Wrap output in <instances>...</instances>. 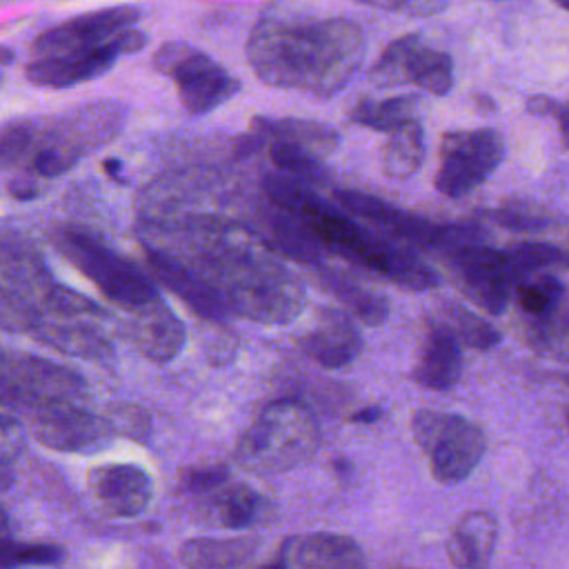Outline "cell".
I'll return each mask as SVG.
<instances>
[{
    "label": "cell",
    "mask_w": 569,
    "mask_h": 569,
    "mask_svg": "<svg viewBox=\"0 0 569 569\" xmlns=\"http://www.w3.org/2000/svg\"><path fill=\"white\" fill-rule=\"evenodd\" d=\"M251 140H264V142H287L302 149H309L318 153L320 158H327L336 151L340 138L338 133L313 120H300V118H253L251 120Z\"/></svg>",
    "instance_id": "484cf974"
},
{
    "label": "cell",
    "mask_w": 569,
    "mask_h": 569,
    "mask_svg": "<svg viewBox=\"0 0 569 569\" xmlns=\"http://www.w3.org/2000/svg\"><path fill=\"white\" fill-rule=\"evenodd\" d=\"M33 338L60 353H69L76 358H89L98 362H107L113 358V345L109 342V338L100 329L82 320H42Z\"/></svg>",
    "instance_id": "83f0119b"
},
{
    "label": "cell",
    "mask_w": 569,
    "mask_h": 569,
    "mask_svg": "<svg viewBox=\"0 0 569 569\" xmlns=\"http://www.w3.org/2000/svg\"><path fill=\"white\" fill-rule=\"evenodd\" d=\"M271 202L291 213L333 253L362 264L405 291H427L438 284V273L420 253L402 242L365 229L342 211L329 207L305 182L278 180L271 189Z\"/></svg>",
    "instance_id": "3957f363"
},
{
    "label": "cell",
    "mask_w": 569,
    "mask_h": 569,
    "mask_svg": "<svg viewBox=\"0 0 569 569\" xmlns=\"http://www.w3.org/2000/svg\"><path fill=\"white\" fill-rule=\"evenodd\" d=\"M320 445L313 413L296 400L267 405L236 445V460L256 473H280L305 465Z\"/></svg>",
    "instance_id": "277c9868"
},
{
    "label": "cell",
    "mask_w": 569,
    "mask_h": 569,
    "mask_svg": "<svg viewBox=\"0 0 569 569\" xmlns=\"http://www.w3.org/2000/svg\"><path fill=\"white\" fill-rule=\"evenodd\" d=\"M9 540V516L4 511V507L0 505V545Z\"/></svg>",
    "instance_id": "681fc988"
},
{
    "label": "cell",
    "mask_w": 569,
    "mask_h": 569,
    "mask_svg": "<svg viewBox=\"0 0 569 569\" xmlns=\"http://www.w3.org/2000/svg\"><path fill=\"white\" fill-rule=\"evenodd\" d=\"M144 253L151 273L162 282V287L178 296L196 316L204 320H222L229 313L218 289L207 278H202L193 267L184 264L169 251L151 244L144 247Z\"/></svg>",
    "instance_id": "ffe728a7"
},
{
    "label": "cell",
    "mask_w": 569,
    "mask_h": 569,
    "mask_svg": "<svg viewBox=\"0 0 569 569\" xmlns=\"http://www.w3.org/2000/svg\"><path fill=\"white\" fill-rule=\"evenodd\" d=\"M333 198L353 216L371 222L376 229L382 231V236L402 242L411 249L433 251L442 253L449 244L456 224H440L429 218L409 213L398 209L391 202H385L371 193L351 191V189H336Z\"/></svg>",
    "instance_id": "7c38bea8"
},
{
    "label": "cell",
    "mask_w": 569,
    "mask_h": 569,
    "mask_svg": "<svg viewBox=\"0 0 569 569\" xmlns=\"http://www.w3.org/2000/svg\"><path fill=\"white\" fill-rule=\"evenodd\" d=\"M376 87L416 84L433 96H445L453 87V60L447 51L429 47L422 36L407 33L391 40L369 69Z\"/></svg>",
    "instance_id": "8fae6325"
},
{
    "label": "cell",
    "mask_w": 569,
    "mask_h": 569,
    "mask_svg": "<svg viewBox=\"0 0 569 569\" xmlns=\"http://www.w3.org/2000/svg\"><path fill=\"white\" fill-rule=\"evenodd\" d=\"M42 325L38 307L13 287L0 284V331L7 333H36Z\"/></svg>",
    "instance_id": "e575fe53"
},
{
    "label": "cell",
    "mask_w": 569,
    "mask_h": 569,
    "mask_svg": "<svg viewBox=\"0 0 569 569\" xmlns=\"http://www.w3.org/2000/svg\"><path fill=\"white\" fill-rule=\"evenodd\" d=\"M33 436L40 445L62 453H91L109 445L113 431L104 416L78 405L38 411Z\"/></svg>",
    "instance_id": "e0dca14e"
},
{
    "label": "cell",
    "mask_w": 569,
    "mask_h": 569,
    "mask_svg": "<svg viewBox=\"0 0 569 569\" xmlns=\"http://www.w3.org/2000/svg\"><path fill=\"white\" fill-rule=\"evenodd\" d=\"M260 569H284L282 562H273V565H267V567H260Z\"/></svg>",
    "instance_id": "f5cc1de1"
},
{
    "label": "cell",
    "mask_w": 569,
    "mask_h": 569,
    "mask_svg": "<svg viewBox=\"0 0 569 569\" xmlns=\"http://www.w3.org/2000/svg\"><path fill=\"white\" fill-rule=\"evenodd\" d=\"M113 436L122 433L133 440H147L149 433V418L142 407L136 405H113L109 416H104Z\"/></svg>",
    "instance_id": "f35d334b"
},
{
    "label": "cell",
    "mask_w": 569,
    "mask_h": 569,
    "mask_svg": "<svg viewBox=\"0 0 569 569\" xmlns=\"http://www.w3.org/2000/svg\"><path fill=\"white\" fill-rule=\"evenodd\" d=\"M498 538V522L485 509L462 513L447 542L449 560L456 569H487Z\"/></svg>",
    "instance_id": "cb8c5ba5"
},
{
    "label": "cell",
    "mask_w": 569,
    "mask_h": 569,
    "mask_svg": "<svg viewBox=\"0 0 569 569\" xmlns=\"http://www.w3.org/2000/svg\"><path fill=\"white\" fill-rule=\"evenodd\" d=\"M27 445V433L20 420L7 411H0V467L13 462Z\"/></svg>",
    "instance_id": "b9f144b4"
},
{
    "label": "cell",
    "mask_w": 569,
    "mask_h": 569,
    "mask_svg": "<svg viewBox=\"0 0 569 569\" xmlns=\"http://www.w3.org/2000/svg\"><path fill=\"white\" fill-rule=\"evenodd\" d=\"M127 120V107L120 102H91L58 116L47 131V147L60 149L80 160L98 147L113 140Z\"/></svg>",
    "instance_id": "2e32d148"
},
{
    "label": "cell",
    "mask_w": 569,
    "mask_h": 569,
    "mask_svg": "<svg viewBox=\"0 0 569 569\" xmlns=\"http://www.w3.org/2000/svg\"><path fill=\"white\" fill-rule=\"evenodd\" d=\"M556 118H558V124H560V133H562V138H565V144L569 147V102H565V104L558 107Z\"/></svg>",
    "instance_id": "c3c4849f"
},
{
    "label": "cell",
    "mask_w": 569,
    "mask_h": 569,
    "mask_svg": "<svg viewBox=\"0 0 569 569\" xmlns=\"http://www.w3.org/2000/svg\"><path fill=\"white\" fill-rule=\"evenodd\" d=\"M382 418V407H365V409H358L356 413L349 416V422H360V425H371L376 420Z\"/></svg>",
    "instance_id": "7dc6e473"
},
{
    "label": "cell",
    "mask_w": 569,
    "mask_h": 569,
    "mask_svg": "<svg viewBox=\"0 0 569 569\" xmlns=\"http://www.w3.org/2000/svg\"><path fill=\"white\" fill-rule=\"evenodd\" d=\"M560 9H565V11H569V2L567 0H562V2H556Z\"/></svg>",
    "instance_id": "db71d44e"
},
{
    "label": "cell",
    "mask_w": 569,
    "mask_h": 569,
    "mask_svg": "<svg viewBox=\"0 0 569 569\" xmlns=\"http://www.w3.org/2000/svg\"><path fill=\"white\" fill-rule=\"evenodd\" d=\"M284 569H365V553L358 542L340 533H302L282 545Z\"/></svg>",
    "instance_id": "7402d4cb"
},
{
    "label": "cell",
    "mask_w": 569,
    "mask_h": 569,
    "mask_svg": "<svg viewBox=\"0 0 569 569\" xmlns=\"http://www.w3.org/2000/svg\"><path fill=\"white\" fill-rule=\"evenodd\" d=\"M56 244L58 251L124 313H131L160 296L153 282L131 260L113 251L104 240L87 229L62 227L56 233Z\"/></svg>",
    "instance_id": "5b68a950"
},
{
    "label": "cell",
    "mask_w": 569,
    "mask_h": 569,
    "mask_svg": "<svg viewBox=\"0 0 569 569\" xmlns=\"http://www.w3.org/2000/svg\"><path fill=\"white\" fill-rule=\"evenodd\" d=\"M505 138L489 127L456 129L440 138V164L433 187L447 198H460L480 187L502 162Z\"/></svg>",
    "instance_id": "30bf717a"
},
{
    "label": "cell",
    "mask_w": 569,
    "mask_h": 569,
    "mask_svg": "<svg viewBox=\"0 0 569 569\" xmlns=\"http://www.w3.org/2000/svg\"><path fill=\"white\" fill-rule=\"evenodd\" d=\"M300 347L320 367L340 369L356 360L362 338L345 311L322 307L316 313V325L300 338Z\"/></svg>",
    "instance_id": "44dd1931"
},
{
    "label": "cell",
    "mask_w": 569,
    "mask_h": 569,
    "mask_svg": "<svg viewBox=\"0 0 569 569\" xmlns=\"http://www.w3.org/2000/svg\"><path fill=\"white\" fill-rule=\"evenodd\" d=\"M558 102H553V100H549V98H545V96H538V98H531L529 102H527V109L531 111V113H538V116H556V111H558Z\"/></svg>",
    "instance_id": "f6af8a7d"
},
{
    "label": "cell",
    "mask_w": 569,
    "mask_h": 569,
    "mask_svg": "<svg viewBox=\"0 0 569 569\" xmlns=\"http://www.w3.org/2000/svg\"><path fill=\"white\" fill-rule=\"evenodd\" d=\"M425 160V129L418 120L407 122L405 127L389 133V140L382 149V171L389 178H409L413 176Z\"/></svg>",
    "instance_id": "1f68e13d"
},
{
    "label": "cell",
    "mask_w": 569,
    "mask_h": 569,
    "mask_svg": "<svg viewBox=\"0 0 569 569\" xmlns=\"http://www.w3.org/2000/svg\"><path fill=\"white\" fill-rule=\"evenodd\" d=\"M505 253L513 271L516 284L527 276L545 273L549 267L569 262V256L560 247L549 242H518L509 247Z\"/></svg>",
    "instance_id": "836d02e7"
},
{
    "label": "cell",
    "mask_w": 569,
    "mask_h": 569,
    "mask_svg": "<svg viewBox=\"0 0 569 569\" xmlns=\"http://www.w3.org/2000/svg\"><path fill=\"white\" fill-rule=\"evenodd\" d=\"M440 258L453 271V280L467 300L489 316L505 313L516 289L505 251L485 244L478 229L456 224L453 238Z\"/></svg>",
    "instance_id": "8992f818"
},
{
    "label": "cell",
    "mask_w": 569,
    "mask_h": 569,
    "mask_svg": "<svg viewBox=\"0 0 569 569\" xmlns=\"http://www.w3.org/2000/svg\"><path fill=\"white\" fill-rule=\"evenodd\" d=\"M320 280L365 325H382L387 320L389 316L387 298L369 289L351 271H345L338 267H320Z\"/></svg>",
    "instance_id": "f546056e"
},
{
    "label": "cell",
    "mask_w": 569,
    "mask_h": 569,
    "mask_svg": "<svg viewBox=\"0 0 569 569\" xmlns=\"http://www.w3.org/2000/svg\"><path fill=\"white\" fill-rule=\"evenodd\" d=\"M42 307L64 320L82 318V316H104V309L98 302H93L89 296H84L71 287H64L60 282H56L42 296Z\"/></svg>",
    "instance_id": "d590c367"
},
{
    "label": "cell",
    "mask_w": 569,
    "mask_h": 569,
    "mask_svg": "<svg viewBox=\"0 0 569 569\" xmlns=\"http://www.w3.org/2000/svg\"><path fill=\"white\" fill-rule=\"evenodd\" d=\"M138 18L140 9L129 4H118L84 16H76L40 33L38 40L33 42V51L40 53V58L91 51L104 47L120 31L131 29L138 22Z\"/></svg>",
    "instance_id": "9a60e30c"
},
{
    "label": "cell",
    "mask_w": 569,
    "mask_h": 569,
    "mask_svg": "<svg viewBox=\"0 0 569 569\" xmlns=\"http://www.w3.org/2000/svg\"><path fill=\"white\" fill-rule=\"evenodd\" d=\"M260 540L240 538H191L180 547V562L187 569H233L249 560Z\"/></svg>",
    "instance_id": "f1b7e54d"
},
{
    "label": "cell",
    "mask_w": 569,
    "mask_h": 569,
    "mask_svg": "<svg viewBox=\"0 0 569 569\" xmlns=\"http://www.w3.org/2000/svg\"><path fill=\"white\" fill-rule=\"evenodd\" d=\"M204 231L207 238L198 249L202 267L196 271L218 289L229 313L284 325L305 311V287L269 251L231 231Z\"/></svg>",
    "instance_id": "7a4b0ae2"
},
{
    "label": "cell",
    "mask_w": 569,
    "mask_h": 569,
    "mask_svg": "<svg viewBox=\"0 0 569 569\" xmlns=\"http://www.w3.org/2000/svg\"><path fill=\"white\" fill-rule=\"evenodd\" d=\"M9 193L18 200H33L38 196V187L29 184L27 180H16L9 184Z\"/></svg>",
    "instance_id": "bcb514c9"
},
{
    "label": "cell",
    "mask_w": 569,
    "mask_h": 569,
    "mask_svg": "<svg viewBox=\"0 0 569 569\" xmlns=\"http://www.w3.org/2000/svg\"><path fill=\"white\" fill-rule=\"evenodd\" d=\"M124 333L129 342L153 365L171 362L182 351L187 340L182 320L162 300V296L127 313Z\"/></svg>",
    "instance_id": "d6986e66"
},
{
    "label": "cell",
    "mask_w": 569,
    "mask_h": 569,
    "mask_svg": "<svg viewBox=\"0 0 569 569\" xmlns=\"http://www.w3.org/2000/svg\"><path fill=\"white\" fill-rule=\"evenodd\" d=\"M518 331L525 345L545 360L569 362V296L549 271L522 278L516 289Z\"/></svg>",
    "instance_id": "52a82bcc"
},
{
    "label": "cell",
    "mask_w": 569,
    "mask_h": 569,
    "mask_svg": "<svg viewBox=\"0 0 569 569\" xmlns=\"http://www.w3.org/2000/svg\"><path fill=\"white\" fill-rule=\"evenodd\" d=\"M229 482V471L222 465L189 467L180 473V487L189 493H213Z\"/></svg>",
    "instance_id": "ab89813d"
},
{
    "label": "cell",
    "mask_w": 569,
    "mask_h": 569,
    "mask_svg": "<svg viewBox=\"0 0 569 569\" xmlns=\"http://www.w3.org/2000/svg\"><path fill=\"white\" fill-rule=\"evenodd\" d=\"M0 271L24 298L38 293L42 300V296L56 284L40 253L20 236L0 233Z\"/></svg>",
    "instance_id": "4316f807"
},
{
    "label": "cell",
    "mask_w": 569,
    "mask_h": 569,
    "mask_svg": "<svg viewBox=\"0 0 569 569\" xmlns=\"http://www.w3.org/2000/svg\"><path fill=\"white\" fill-rule=\"evenodd\" d=\"M491 218L502 227H511L518 231H533L549 224V218L542 211H531L525 202L520 204H505L491 211Z\"/></svg>",
    "instance_id": "60d3db41"
},
{
    "label": "cell",
    "mask_w": 569,
    "mask_h": 569,
    "mask_svg": "<svg viewBox=\"0 0 569 569\" xmlns=\"http://www.w3.org/2000/svg\"><path fill=\"white\" fill-rule=\"evenodd\" d=\"M0 84H2V73H0Z\"/></svg>",
    "instance_id": "11a10c76"
},
{
    "label": "cell",
    "mask_w": 569,
    "mask_h": 569,
    "mask_svg": "<svg viewBox=\"0 0 569 569\" xmlns=\"http://www.w3.org/2000/svg\"><path fill=\"white\" fill-rule=\"evenodd\" d=\"M78 160L67 156L64 151L60 149H53V147H47L42 144L36 156L31 158V171L36 176H42V178H58L62 173H67Z\"/></svg>",
    "instance_id": "7bdbcfd3"
},
{
    "label": "cell",
    "mask_w": 569,
    "mask_h": 569,
    "mask_svg": "<svg viewBox=\"0 0 569 569\" xmlns=\"http://www.w3.org/2000/svg\"><path fill=\"white\" fill-rule=\"evenodd\" d=\"M147 44V36L138 29H124L113 40H109L104 47L80 51V53H67V56H51V58H38L27 64L24 78L33 87H47V89H64L73 87L87 80H93L109 71L118 56L122 53H136Z\"/></svg>",
    "instance_id": "5bb4252c"
},
{
    "label": "cell",
    "mask_w": 569,
    "mask_h": 569,
    "mask_svg": "<svg viewBox=\"0 0 569 569\" xmlns=\"http://www.w3.org/2000/svg\"><path fill=\"white\" fill-rule=\"evenodd\" d=\"M36 140V127L24 120L0 124V169L18 167Z\"/></svg>",
    "instance_id": "74e56055"
},
{
    "label": "cell",
    "mask_w": 569,
    "mask_h": 569,
    "mask_svg": "<svg viewBox=\"0 0 569 569\" xmlns=\"http://www.w3.org/2000/svg\"><path fill=\"white\" fill-rule=\"evenodd\" d=\"M64 551L58 545L47 542H13L0 545V567H24V565H58Z\"/></svg>",
    "instance_id": "8d00e7d4"
},
{
    "label": "cell",
    "mask_w": 569,
    "mask_h": 569,
    "mask_svg": "<svg viewBox=\"0 0 569 569\" xmlns=\"http://www.w3.org/2000/svg\"><path fill=\"white\" fill-rule=\"evenodd\" d=\"M87 485L96 502L116 518L140 516L153 496L151 476L131 462H107L89 471Z\"/></svg>",
    "instance_id": "ac0fdd59"
},
{
    "label": "cell",
    "mask_w": 569,
    "mask_h": 569,
    "mask_svg": "<svg viewBox=\"0 0 569 569\" xmlns=\"http://www.w3.org/2000/svg\"><path fill=\"white\" fill-rule=\"evenodd\" d=\"M438 320H442L456 333L460 345L465 342L467 347L478 351H489L502 340V333L489 320L480 318L478 313L458 302H445L442 316Z\"/></svg>",
    "instance_id": "d6a6232c"
},
{
    "label": "cell",
    "mask_w": 569,
    "mask_h": 569,
    "mask_svg": "<svg viewBox=\"0 0 569 569\" xmlns=\"http://www.w3.org/2000/svg\"><path fill=\"white\" fill-rule=\"evenodd\" d=\"M462 347L456 333L442 320H429L422 338L413 380L427 389L445 391L460 380Z\"/></svg>",
    "instance_id": "603a6c76"
},
{
    "label": "cell",
    "mask_w": 569,
    "mask_h": 569,
    "mask_svg": "<svg viewBox=\"0 0 569 569\" xmlns=\"http://www.w3.org/2000/svg\"><path fill=\"white\" fill-rule=\"evenodd\" d=\"M411 433L429 458L431 476L442 485L462 482L487 449L485 431L458 413L420 409L411 416Z\"/></svg>",
    "instance_id": "ba28073f"
},
{
    "label": "cell",
    "mask_w": 569,
    "mask_h": 569,
    "mask_svg": "<svg viewBox=\"0 0 569 569\" xmlns=\"http://www.w3.org/2000/svg\"><path fill=\"white\" fill-rule=\"evenodd\" d=\"M16 60V53H13V49H9V47H2L0 44V67H7V64H11Z\"/></svg>",
    "instance_id": "f907efd6"
},
{
    "label": "cell",
    "mask_w": 569,
    "mask_h": 569,
    "mask_svg": "<svg viewBox=\"0 0 569 569\" xmlns=\"http://www.w3.org/2000/svg\"><path fill=\"white\" fill-rule=\"evenodd\" d=\"M204 516L216 527L247 529L273 518V505L249 485H224L209 493Z\"/></svg>",
    "instance_id": "d4e9b609"
},
{
    "label": "cell",
    "mask_w": 569,
    "mask_h": 569,
    "mask_svg": "<svg viewBox=\"0 0 569 569\" xmlns=\"http://www.w3.org/2000/svg\"><path fill=\"white\" fill-rule=\"evenodd\" d=\"M367 7L382 9V11H402L411 16H433L449 9L447 2H367Z\"/></svg>",
    "instance_id": "ee69618b"
},
{
    "label": "cell",
    "mask_w": 569,
    "mask_h": 569,
    "mask_svg": "<svg viewBox=\"0 0 569 569\" xmlns=\"http://www.w3.org/2000/svg\"><path fill=\"white\" fill-rule=\"evenodd\" d=\"M418 104L420 98L416 93H402L391 96L385 100H358L349 113V120L353 124H360L365 129L393 133L396 129L405 127L411 120H418Z\"/></svg>",
    "instance_id": "4dcf8cb0"
},
{
    "label": "cell",
    "mask_w": 569,
    "mask_h": 569,
    "mask_svg": "<svg viewBox=\"0 0 569 569\" xmlns=\"http://www.w3.org/2000/svg\"><path fill=\"white\" fill-rule=\"evenodd\" d=\"M7 380L11 405L36 407L38 411L73 407L87 389L73 369L29 353L7 360Z\"/></svg>",
    "instance_id": "4fadbf2b"
},
{
    "label": "cell",
    "mask_w": 569,
    "mask_h": 569,
    "mask_svg": "<svg viewBox=\"0 0 569 569\" xmlns=\"http://www.w3.org/2000/svg\"><path fill=\"white\" fill-rule=\"evenodd\" d=\"M244 51L264 84L329 98L358 71L365 33L345 16L318 18L269 7L253 22Z\"/></svg>",
    "instance_id": "6da1fadb"
},
{
    "label": "cell",
    "mask_w": 569,
    "mask_h": 569,
    "mask_svg": "<svg viewBox=\"0 0 569 569\" xmlns=\"http://www.w3.org/2000/svg\"><path fill=\"white\" fill-rule=\"evenodd\" d=\"M104 171H107L111 178L118 180V178H120V160H113V158L107 160V162H104Z\"/></svg>",
    "instance_id": "816d5d0a"
},
{
    "label": "cell",
    "mask_w": 569,
    "mask_h": 569,
    "mask_svg": "<svg viewBox=\"0 0 569 569\" xmlns=\"http://www.w3.org/2000/svg\"><path fill=\"white\" fill-rule=\"evenodd\" d=\"M151 64L173 80L178 100L189 116H204L240 91L238 78L211 56L182 40L160 44Z\"/></svg>",
    "instance_id": "9c48e42d"
}]
</instances>
